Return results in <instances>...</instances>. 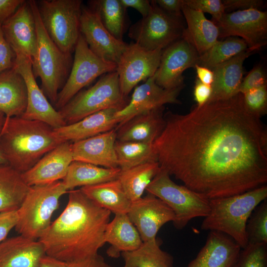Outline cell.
I'll return each instance as SVG.
<instances>
[{
	"label": "cell",
	"mask_w": 267,
	"mask_h": 267,
	"mask_svg": "<svg viewBox=\"0 0 267 267\" xmlns=\"http://www.w3.org/2000/svg\"><path fill=\"white\" fill-rule=\"evenodd\" d=\"M164 119L153 143L157 162L185 186L210 200L266 185L267 130L242 93Z\"/></svg>",
	"instance_id": "obj_1"
},
{
	"label": "cell",
	"mask_w": 267,
	"mask_h": 267,
	"mask_svg": "<svg viewBox=\"0 0 267 267\" xmlns=\"http://www.w3.org/2000/svg\"><path fill=\"white\" fill-rule=\"evenodd\" d=\"M67 205L39 240L46 255L59 260L80 261L93 258L105 244L104 235L111 212L80 189L68 191Z\"/></svg>",
	"instance_id": "obj_2"
},
{
	"label": "cell",
	"mask_w": 267,
	"mask_h": 267,
	"mask_svg": "<svg viewBox=\"0 0 267 267\" xmlns=\"http://www.w3.org/2000/svg\"><path fill=\"white\" fill-rule=\"evenodd\" d=\"M63 142L48 124L21 117H6L0 132V144L8 164L21 174Z\"/></svg>",
	"instance_id": "obj_3"
},
{
	"label": "cell",
	"mask_w": 267,
	"mask_h": 267,
	"mask_svg": "<svg viewBox=\"0 0 267 267\" xmlns=\"http://www.w3.org/2000/svg\"><path fill=\"white\" fill-rule=\"evenodd\" d=\"M267 198L265 185L239 194L210 199V211L201 229L225 234L244 248L248 245L247 221L254 209Z\"/></svg>",
	"instance_id": "obj_4"
},
{
	"label": "cell",
	"mask_w": 267,
	"mask_h": 267,
	"mask_svg": "<svg viewBox=\"0 0 267 267\" xmlns=\"http://www.w3.org/2000/svg\"><path fill=\"white\" fill-rule=\"evenodd\" d=\"M34 16L37 34V54L32 62L35 78L39 77L42 89L55 104L59 89L64 85L72 65L71 54L63 52L50 39L40 18L37 2L29 0Z\"/></svg>",
	"instance_id": "obj_5"
},
{
	"label": "cell",
	"mask_w": 267,
	"mask_h": 267,
	"mask_svg": "<svg viewBox=\"0 0 267 267\" xmlns=\"http://www.w3.org/2000/svg\"><path fill=\"white\" fill-rule=\"evenodd\" d=\"M67 192L61 180L31 186L17 210L16 231L20 235L39 240L50 225L60 198Z\"/></svg>",
	"instance_id": "obj_6"
},
{
	"label": "cell",
	"mask_w": 267,
	"mask_h": 267,
	"mask_svg": "<svg viewBox=\"0 0 267 267\" xmlns=\"http://www.w3.org/2000/svg\"><path fill=\"white\" fill-rule=\"evenodd\" d=\"M129 101L121 92L115 71L103 75L88 89L80 90L58 111L69 125L103 110L115 108L120 111Z\"/></svg>",
	"instance_id": "obj_7"
},
{
	"label": "cell",
	"mask_w": 267,
	"mask_h": 267,
	"mask_svg": "<svg viewBox=\"0 0 267 267\" xmlns=\"http://www.w3.org/2000/svg\"><path fill=\"white\" fill-rule=\"evenodd\" d=\"M146 190L171 208L175 215L173 222L178 229H183L194 218L205 217L210 211V199L183 185L176 183L161 169Z\"/></svg>",
	"instance_id": "obj_8"
},
{
	"label": "cell",
	"mask_w": 267,
	"mask_h": 267,
	"mask_svg": "<svg viewBox=\"0 0 267 267\" xmlns=\"http://www.w3.org/2000/svg\"><path fill=\"white\" fill-rule=\"evenodd\" d=\"M39 15L50 39L64 53L71 54L80 35L81 0H42Z\"/></svg>",
	"instance_id": "obj_9"
},
{
	"label": "cell",
	"mask_w": 267,
	"mask_h": 267,
	"mask_svg": "<svg viewBox=\"0 0 267 267\" xmlns=\"http://www.w3.org/2000/svg\"><path fill=\"white\" fill-rule=\"evenodd\" d=\"M151 3L149 14L130 27L128 36L147 50L163 49L182 37L185 20L164 11L154 0Z\"/></svg>",
	"instance_id": "obj_10"
},
{
	"label": "cell",
	"mask_w": 267,
	"mask_h": 267,
	"mask_svg": "<svg viewBox=\"0 0 267 267\" xmlns=\"http://www.w3.org/2000/svg\"><path fill=\"white\" fill-rule=\"evenodd\" d=\"M69 76L54 104L59 110L97 77L116 71L117 64L101 59L89 47L80 34Z\"/></svg>",
	"instance_id": "obj_11"
},
{
	"label": "cell",
	"mask_w": 267,
	"mask_h": 267,
	"mask_svg": "<svg viewBox=\"0 0 267 267\" xmlns=\"http://www.w3.org/2000/svg\"><path fill=\"white\" fill-rule=\"evenodd\" d=\"M215 24L219 38L236 37L243 39L248 49L255 51L267 44V11L250 8L225 13Z\"/></svg>",
	"instance_id": "obj_12"
},
{
	"label": "cell",
	"mask_w": 267,
	"mask_h": 267,
	"mask_svg": "<svg viewBox=\"0 0 267 267\" xmlns=\"http://www.w3.org/2000/svg\"><path fill=\"white\" fill-rule=\"evenodd\" d=\"M162 49L147 50L131 43L122 54L117 64L121 92L128 97L141 81H145L155 74L160 64Z\"/></svg>",
	"instance_id": "obj_13"
},
{
	"label": "cell",
	"mask_w": 267,
	"mask_h": 267,
	"mask_svg": "<svg viewBox=\"0 0 267 267\" xmlns=\"http://www.w3.org/2000/svg\"><path fill=\"white\" fill-rule=\"evenodd\" d=\"M14 53L13 68L23 78L27 89V106L21 117L28 120L43 122L53 129L66 125L58 110L50 104L38 85L33 70L32 60L21 52Z\"/></svg>",
	"instance_id": "obj_14"
},
{
	"label": "cell",
	"mask_w": 267,
	"mask_h": 267,
	"mask_svg": "<svg viewBox=\"0 0 267 267\" xmlns=\"http://www.w3.org/2000/svg\"><path fill=\"white\" fill-rule=\"evenodd\" d=\"M199 55L181 38L162 49L160 64L154 74L156 83L165 89L184 87L183 72L198 64Z\"/></svg>",
	"instance_id": "obj_15"
},
{
	"label": "cell",
	"mask_w": 267,
	"mask_h": 267,
	"mask_svg": "<svg viewBox=\"0 0 267 267\" xmlns=\"http://www.w3.org/2000/svg\"><path fill=\"white\" fill-rule=\"evenodd\" d=\"M80 33L89 49L97 56L117 64L128 44L114 37L102 24L97 13L83 5Z\"/></svg>",
	"instance_id": "obj_16"
},
{
	"label": "cell",
	"mask_w": 267,
	"mask_h": 267,
	"mask_svg": "<svg viewBox=\"0 0 267 267\" xmlns=\"http://www.w3.org/2000/svg\"><path fill=\"white\" fill-rule=\"evenodd\" d=\"M127 215L143 242L156 239L161 227L175 220L174 213L171 208L161 199L148 193L132 202Z\"/></svg>",
	"instance_id": "obj_17"
},
{
	"label": "cell",
	"mask_w": 267,
	"mask_h": 267,
	"mask_svg": "<svg viewBox=\"0 0 267 267\" xmlns=\"http://www.w3.org/2000/svg\"><path fill=\"white\" fill-rule=\"evenodd\" d=\"M6 40L14 52H21L32 62L37 54L35 20L29 0L25 1L1 25Z\"/></svg>",
	"instance_id": "obj_18"
},
{
	"label": "cell",
	"mask_w": 267,
	"mask_h": 267,
	"mask_svg": "<svg viewBox=\"0 0 267 267\" xmlns=\"http://www.w3.org/2000/svg\"><path fill=\"white\" fill-rule=\"evenodd\" d=\"M183 88L165 89L156 83L154 75L148 78L135 87L128 104L116 113L118 125L136 115L164 106L166 104H180L178 97Z\"/></svg>",
	"instance_id": "obj_19"
},
{
	"label": "cell",
	"mask_w": 267,
	"mask_h": 267,
	"mask_svg": "<svg viewBox=\"0 0 267 267\" xmlns=\"http://www.w3.org/2000/svg\"><path fill=\"white\" fill-rule=\"evenodd\" d=\"M72 143L64 141L45 154L31 169L22 174L30 186L62 180L73 161Z\"/></svg>",
	"instance_id": "obj_20"
},
{
	"label": "cell",
	"mask_w": 267,
	"mask_h": 267,
	"mask_svg": "<svg viewBox=\"0 0 267 267\" xmlns=\"http://www.w3.org/2000/svg\"><path fill=\"white\" fill-rule=\"evenodd\" d=\"M115 129L72 143L74 161L106 168H118ZM119 168V167H118Z\"/></svg>",
	"instance_id": "obj_21"
},
{
	"label": "cell",
	"mask_w": 267,
	"mask_h": 267,
	"mask_svg": "<svg viewBox=\"0 0 267 267\" xmlns=\"http://www.w3.org/2000/svg\"><path fill=\"white\" fill-rule=\"evenodd\" d=\"M241 250L228 236L210 231L205 245L186 267H234Z\"/></svg>",
	"instance_id": "obj_22"
},
{
	"label": "cell",
	"mask_w": 267,
	"mask_h": 267,
	"mask_svg": "<svg viewBox=\"0 0 267 267\" xmlns=\"http://www.w3.org/2000/svg\"><path fill=\"white\" fill-rule=\"evenodd\" d=\"M45 255L41 241L22 235L6 238L0 243V267H40Z\"/></svg>",
	"instance_id": "obj_23"
},
{
	"label": "cell",
	"mask_w": 267,
	"mask_h": 267,
	"mask_svg": "<svg viewBox=\"0 0 267 267\" xmlns=\"http://www.w3.org/2000/svg\"><path fill=\"white\" fill-rule=\"evenodd\" d=\"M164 106L136 115L115 128L117 140L153 143L165 126Z\"/></svg>",
	"instance_id": "obj_24"
},
{
	"label": "cell",
	"mask_w": 267,
	"mask_h": 267,
	"mask_svg": "<svg viewBox=\"0 0 267 267\" xmlns=\"http://www.w3.org/2000/svg\"><path fill=\"white\" fill-rule=\"evenodd\" d=\"M254 52L248 49L211 69L214 81L208 102L228 99L238 93L243 80L244 62Z\"/></svg>",
	"instance_id": "obj_25"
},
{
	"label": "cell",
	"mask_w": 267,
	"mask_h": 267,
	"mask_svg": "<svg viewBox=\"0 0 267 267\" xmlns=\"http://www.w3.org/2000/svg\"><path fill=\"white\" fill-rule=\"evenodd\" d=\"M118 111L115 108L103 110L54 131L64 141L74 142L85 139L115 129L119 124L116 115Z\"/></svg>",
	"instance_id": "obj_26"
},
{
	"label": "cell",
	"mask_w": 267,
	"mask_h": 267,
	"mask_svg": "<svg viewBox=\"0 0 267 267\" xmlns=\"http://www.w3.org/2000/svg\"><path fill=\"white\" fill-rule=\"evenodd\" d=\"M105 243L111 245L107 251L108 256L118 258L123 252L137 249L143 243L135 226L127 214L115 215L107 224L104 235Z\"/></svg>",
	"instance_id": "obj_27"
},
{
	"label": "cell",
	"mask_w": 267,
	"mask_h": 267,
	"mask_svg": "<svg viewBox=\"0 0 267 267\" xmlns=\"http://www.w3.org/2000/svg\"><path fill=\"white\" fill-rule=\"evenodd\" d=\"M182 13L186 24L182 38L194 47L200 56L218 40L219 28L212 21L208 19L204 13L194 10L184 3Z\"/></svg>",
	"instance_id": "obj_28"
},
{
	"label": "cell",
	"mask_w": 267,
	"mask_h": 267,
	"mask_svg": "<svg viewBox=\"0 0 267 267\" xmlns=\"http://www.w3.org/2000/svg\"><path fill=\"white\" fill-rule=\"evenodd\" d=\"M27 102L25 81L13 67L0 73V111L6 117H21Z\"/></svg>",
	"instance_id": "obj_29"
},
{
	"label": "cell",
	"mask_w": 267,
	"mask_h": 267,
	"mask_svg": "<svg viewBox=\"0 0 267 267\" xmlns=\"http://www.w3.org/2000/svg\"><path fill=\"white\" fill-rule=\"evenodd\" d=\"M80 189L97 205L115 215L127 214L132 204L118 178Z\"/></svg>",
	"instance_id": "obj_30"
},
{
	"label": "cell",
	"mask_w": 267,
	"mask_h": 267,
	"mask_svg": "<svg viewBox=\"0 0 267 267\" xmlns=\"http://www.w3.org/2000/svg\"><path fill=\"white\" fill-rule=\"evenodd\" d=\"M120 171L121 169L118 167L106 168L73 161L61 181L69 191L77 187L90 186L117 179Z\"/></svg>",
	"instance_id": "obj_31"
},
{
	"label": "cell",
	"mask_w": 267,
	"mask_h": 267,
	"mask_svg": "<svg viewBox=\"0 0 267 267\" xmlns=\"http://www.w3.org/2000/svg\"><path fill=\"white\" fill-rule=\"evenodd\" d=\"M31 186L8 164H0V213L16 211Z\"/></svg>",
	"instance_id": "obj_32"
},
{
	"label": "cell",
	"mask_w": 267,
	"mask_h": 267,
	"mask_svg": "<svg viewBox=\"0 0 267 267\" xmlns=\"http://www.w3.org/2000/svg\"><path fill=\"white\" fill-rule=\"evenodd\" d=\"M160 169L158 162H151L121 170L118 179L132 202L142 197Z\"/></svg>",
	"instance_id": "obj_33"
},
{
	"label": "cell",
	"mask_w": 267,
	"mask_h": 267,
	"mask_svg": "<svg viewBox=\"0 0 267 267\" xmlns=\"http://www.w3.org/2000/svg\"><path fill=\"white\" fill-rule=\"evenodd\" d=\"M121 255L124 267H173L172 257L160 248L157 239L143 242L137 249Z\"/></svg>",
	"instance_id": "obj_34"
},
{
	"label": "cell",
	"mask_w": 267,
	"mask_h": 267,
	"mask_svg": "<svg viewBox=\"0 0 267 267\" xmlns=\"http://www.w3.org/2000/svg\"><path fill=\"white\" fill-rule=\"evenodd\" d=\"M88 3V7L97 13L107 30L116 39L123 41L127 8L120 0H91Z\"/></svg>",
	"instance_id": "obj_35"
},
{
	"label": "cell",
	"mask_w": 267,
	"mask_h": 267,
	"mask_svg": "<svg viewBox=\"0 0 267 267\" xmlns=\"http://www.w3.org/2000/svg\"><path fill=\"white\" fill-rule=\"evenodd\" d=\"M118 166L125 170L151 162H157L153 143L136 141H122L115 143Z\"/></svg>",
	"instance_id": "obj_36"
},
{
	"label": "cell",
	"mask_w": 267,
	"mask_h": 267,
	"mask_svg": "<svg viewBox=\"0 0 267 267\" xmlns=\"http://www.w3.org/2000/svg\"><path fill=\"white\" fill-rule=\"evenodd\" d=\"M248 49L246 42L236 37L218 40L207 51L200 55L198 64L210 69Z\"/></svg>",
	"instance_id": "obj_37"
},
{
	"label": "cell",
	"mask_w": 267,
	"mask_h": 267,
	"mask_svg": "<svg viewBox=\"0 0 267 267\" xmlns=\"http://www.w3.org/2000/svg\"><path fill=\"white\" fill-rule=\"evenodd\" d=\"M248 244H267V200L259 204L249 218L246 226Z\"/></svg>",
	"instance_id": "obj_38"
},
{
	"label": "cell",
	"mask_w": 267,
	"mask_h": 267,
	"mask_svg": "<svg viewBox=\"0 0 267 267\" xmlns=\"http://www.w3.org/2000/svg\"><path fill=\"white\" fill-rule=\"evenodd\" d=\"M234 267H267V244H248L241 249Z\"/></svg>",
	"instance_id": "obj_39"
},
{
	"label": "cell",
	"mask_w": 267,
	"mask_h": 267,
	"mask_svg": "<svg viewBox=\"0 0 267 267\" xmlns=\"http://www.w3.org/2000/svg\"><path fill=\"white\" fill-rule=\"evenodd\" d=\"M242 94L244 106L251 114L261 118L267 113V85Z\"/></svg>",
	"instance_id": "obj_40"
},
{
	"label": "cell",
	"mask_w": 267,
	"mask_h": 267,
	"mask_svg": "<svg viewBox=\"0 0 267 267\" xmlns=\"http://www.w3.org/2000/svg\"><path fill=\"white\" fill-rule=\"evenodd\" d=\"M40 267H113L106 263L99 254L93 258L80 261L68 262L57 260L45 255Z\"/></svg>",
	"instance_id": "obj_41"
},
{
	"label": "cell",
	"mask_w": 267,
	"mask_h": 267,
	"mask_svg": "<svg viewBox=\"0 0 267 267\" xmlns=\"http://www.w3.org/2000/svg\"><path fill=\"white\" fill-rule=\"evenodd\" d=\"M184 3L194 10L210 14L215 23L225 13L222 0H184Z\"/></svg>",
	"instance_id": "obj_42"
},
{
	"label": "cell",
	"mask_w": 267,
	"mask_h": 267,
	"mask_svg": "<svg viewBox=\"0 0 267 267\" xmlns=\"http://www.w3.org/2000/svg\"><path fill=\"white\" fill-rule=\"evenodd\" d=\"M267 81L265 69L261 63L258 64L242 80L238 93L244 94L250 90L266 85Z\"/></svg>",
	"instance_id": "obj_43"
},
{
	"label": "cell",
	"mask_w": 267,
	"mask_h": 267,
	"mask_svg": "<svg viewBox=\"0 0 267 267\" xmlns=\"http://www.w3.org/2000/svg\"><path fill=\"white\" fill-rule=\"evenodd\" d=\"M0 24V73L13 67L15 54L5 39Z\"/></svg>",
	"instance_id": "obj_44"
},
{
	"label": "cell",
	"mask_w": 267,
	"mask_h": 267,
	"mask_svg": "<svg viewBox=\"0 0 267 267\" xmlns=\"http://www.w3.org/2000/svg\"><path fill=\"white\" fill-rule=\"evenodd\" d=\"M225 13L255 8L261 10L266 2L262 0H222Z\"/></svg>",
	"instance_id": "obj_45"
},
{
	"label": "cell",
	"mask_w": 267,
	"mask_h": 267,
	"mask_svg": "<svg viewBox=\"0 0 267 267\" xmlns=\"http://www.w3.org/2000/svg\"><path fill=\"white\" fill-rule=\"evenodd\" d=\"M17 221V210L0 213V243L5 240L10 230L15 228Z\"/></svg>",
	"instance_id": "obj_46"
},
{
	"label": "cell",
	"mask_w": 267,
	"mask_h": 267,
	"mask_svg": "<svg viewBox=\"0 0 267 267\" xmlns=\"http://www.w3.org/2000/svg\"><path fill=\"white\" fill-rule=\"evenodd\" d=\"M212 94V87L206 85L196 79L194 87V98L196 106H201L209 100Z\"/></svg>",
	"instance_id": "obj_47"
},
{
	"label": "cell",
	"mask_w": 267,
	"mask_h": 267,
	"mask_svg": "<svg viewBox=\"0 0 267 267\" xmlns=\"http://www.w3.org/2000/svg\"><path fill=\"white\" fill-rule=\"evenodd\" d=\"M157 5L167 13L178 17H183L182 7L184 0H154Z\"/></svg>",
	"instance_id": "obj_48"
},
{
	"label": "cell",
	"mask_w": 267,
	"mask_h": 267,
	"mask_svg": "<svg viewBox=\"0 0 267 267\" xmlns=\"http://www.w3.org/2000/svg\"><path fill=\"white\" fill-rule=\"evenodd\" d=\"M25 0H0V24L12 15Z\"/></svg>",
	"instance_id": "obj_49"
},
{
	"label": "cell",
	"mask_w": 267,
	"mask_h": 267,
	"mask_svg": "<svg viewBox=\"0 0 267 267\" xmlns=\"http://www.w3.org/2000/svg\"><path fill=\"white\" fill-rule=\"evenodd\" d=\"M126 8L132 7L138 11L142 18L147 16L152 9L151 0H120Z\"/></svg>",
	"instance_id": "obj_50"
},
{
	"label": "cell",
	"mask_w": 267,
	"mask_h": 267,
	"mask_svg": "<svg viewBox=\"0 0 267 267\" xmlns=\"http://www.w3.org/2000/svg\"><path fill=\"white\" fill-rule=\"evenodd\" d=\"M194 68L196 72L197 79L206 85L211 86L214 81L213 71L198 65H196Z\"/></svg>",
	"instance_id": "obj_51"
},
{
	"label": "cell",
	"mask_w": 267,
	"mask_h": 267,
	"mask_svg": "<svg viewBox=\"0 0 267 267\" xmlns=\"http://www.w3.org/2000/svg\"><path fill=\"white\" fill-rule=\"evenodd\" d=\"M8 164L0 144V164Z\"/></svg>",
	"instance_id": "obj_52"
},
{
	"label": "cell",
	"mask_w": 267,
	"mask_h": 267,
	"mask_svg": "<svg viewBox=\"0 0 267 267\" xmlns=\"http://www.w3.org/2000/svg\"><path fill=\"white\" fill-rule=\"evenodd\" d=\"M6 118L5 114L0 111V132L3 128Z\"/></svg>",
	"instance_id": "obj_53"
}]
</instances>
